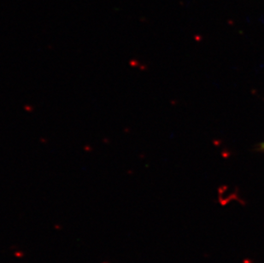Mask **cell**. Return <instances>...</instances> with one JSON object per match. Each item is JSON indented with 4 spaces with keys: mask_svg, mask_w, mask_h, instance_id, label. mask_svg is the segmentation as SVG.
<instances>
[{
    "mask_svg": "<svg viewBox=\"0 0 264 263\" xmlns=\"http://www.w3.org/2000/svg\"><path fill=\"white\" fill-rule=\"evenodd\" d=\"M257 151L259 152H262V153H264V142H262L259 144L257 145Z\"/></svg>",
    "mask_w": 264,
    "mask_h": 263,
    "instance_id": "6da1fadb",
    "label": "cell"
}]
</instances>
